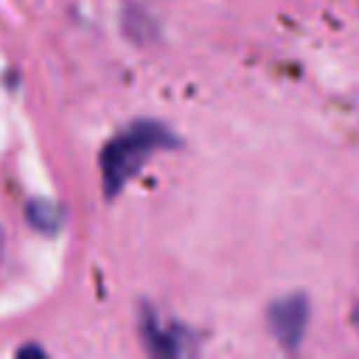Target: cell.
I'll use <instances>...</instances> for the list:
<instances>
[{
	"label": "cell",
	"mask_w": 359,
	"mask_h": 359,
	"mask_svg": "<svg viewBox=\"0 0 359 359\" xmlns=\"http://www.w3.org/2000/svg\"><path fill=\"white\" fill-rule=\"evenodd\" d=\"M177 146H180V137L165 123L151 121V118L132 121L126 129H121L115 137H109L107 146L101 149V160H98L107 199H115L154 151H165V149H177Z\"/></svg>",
	"instance_id": "1"
},
{
	"label": "cell",
	"mask_w": 359,
	"mask_h": 359,
	"mask_svg": "<svg viewBox=\"0 0 359 359\" xmlns=\"http://www.w3.org/2000/svg\"><path fill=\"white\" fill-rule=\"evenodd\" d=\"M140 339L151 356H185L196 351V334H191L180 323H163L151 309H143L140 314Z\"/></svg>",
	"instance_id": "2"
},
{
	"label": "cell",
	"mask_w": 359,
	"mask_h": 359,
	"mask_svg": "<svg viewBox=\"0 0 359 359\" xmlns=\"http://www.w3.org/2000/svg\"><path fill=\"white\" fill-rule=\"evenodd\" d=\"M309 297L306 294H286L275 303H269L266 309V323L275 334V339L286 348V351H297L303 342V334L309 328Z\"/></svg>",
	"instance_id": "3"
},
{
	"label": "cell",
	"mask_w": 359,
	"mask_h": 359,
	"mask_svg": "<svg viewBox=\"0 0 359 359\" xmlns=\"http://www.w3.org/2000/svg\"><path fill=\"white\" fill-rule=\"evenodd\" d=\"M25 216H28L31 227H36L42 233H56L62 227V219H65L62 208L56 202H48V199H31L25 205Z\"/></svg>",
	"instance_id": "4"
},
{
	"label": "cell",
	"mask_w": 359,
	"mask_h": 359,
	"mask_svg": "<svg viewBox=\"0 0 359 359\" xmlns=\"http://www.w3.org/2000/svg\"><path fill=\"white\" fill-rule=\"evenodd\" d=\"M353 323H356V325H359V306H356V309H353Z\"/></svg>",
	"instance_id": "5"
},
{
	"label": "cell",
	"mask_w": 359,
	"mask_h": 359,
	"mask_svg": "<svg viewBox=\"0 0 359 359\" xmlns=\"http://www.w3.org/2000/svg\"><path fill=\"white\" fill-rule=\"evenodd\" d=\"M0 255H3V233H0Z\"/></svg>",
	"instance_id": "6"
}]
</instances>
